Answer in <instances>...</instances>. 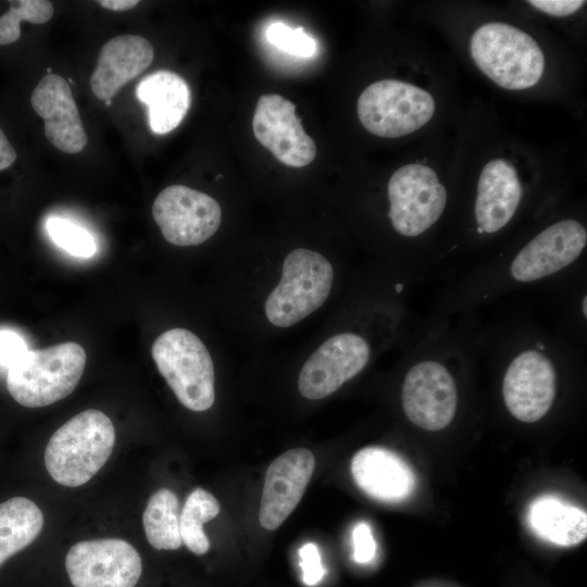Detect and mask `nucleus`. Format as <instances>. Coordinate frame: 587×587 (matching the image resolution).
I'll return each instance as SVG.
<instances>
[{"label":"nucleus","instance_id":"obj_1","mask_svg":"<svg viewBox=\"0 0 587 587\" xmlns=\"http://www.w3.org/2000/svg\"><path fill=\"white\" fill-rule=\"evenodd\" d=\"M587 228L574 215L545 221L524 237L496 250L437 291L432 317L478 312L509 294L538 286L586 262Z\"/></svg>","mask_w":587,"mask_h":587},{"label":"nucleus","instance_id":"obj_2","mask_svg":"<svg viewBox=\"0 0 587 587\" xmlns=\"http://www.w3.org/2000/svg\"><path fill=\"white\" fill-rule=\"evenodd\" d=\"M114 444L115 428L110 417L88 409L53 433L45 451L46 469L60 485L82 486L102 469Z\"/></svg>","mask_w":587,"mask_h":587},{"label":"nucleus","instance_id":"obj_3","mask_svg":"<svg viewBox=\"0 0 587 587\" xmlns=\"http://www.w3.org/2000/svg\"><path fill=\"white\" fill-rule=\"evenodd\" d=\"M470 53L478 70L505 90L534 87L546 70V57L536 39L504 22L478 26L470 39Z\"/></svg>","mask_w":587,"mask_h":587},{"label":"nucleus","instance_id":"obj_4","mask_svg":"<svg viewBox=\"0 0 587 587\" xmlns=\"http://www.w3.org/2000/svg\"><path fill=\"white\" fill-rule=\"evenodd\" d=\"M85 365L86 352L74 341L27 350L8 369L7 388L23 407L50 405L73 392Z\"/></svg>","mask_w":587,"mask_h":587},{"label":"nucleus","instance_id":"obj_5","mask_svg":"<svg viewBox=\"0 0 587 587\" xmlns=\"http://www.w3.org/2000/svg\"><path fill=\"white\" fill-rule=\"evenodd\" d=\"M334 278V266L323 254L307 248L291 250L264 304L268 322L276 327L299 323L324 304Z\"/></svg>","mask_w":587,"mask_h":587},{"label":"nucleus","instance_id":"obj_6","mask_svg":"<svg viewBox=\"0 0 587 587\" xmlns=\"http://www.w3.org/2000/svg\"><path fill=\"white\" fill-rule=\"evenodd\" d=\"M151 354L160 374L185 408L202 412L213 405V361L196 334L186 328H171L154 340Z\"/></svg>","mask_w":587,"mask_h":587},{"label":"nucleus","instance_id":"obj_7","mask_svg":"<svg viewBox=\"0 0 587 587\" xmlns=\"http://www.w3.org/2000/svg\"><path fill=\"white\" fill-rule=\"evenodd\" d=\"M435 111L436 102L429 91L394 78L370 84L357 101V114L362 126L383 138H398L417 132L429 123Z\"/></svg>","mask_w":587,"mask_h":587},{"label":"nucleus","instance_id":"obj_8","mask_svg":"<svg viewBox=\"0 0 587 587\" xmlns=\"http://www.w3.org/2000/svg\"><path fill=\"white\" fill-rule=\"evenodd\" d=\"M374 351V342L364 332L347 329L333 335L303 364L299 392L311 400L330 396L364 371Z\"/></svg>","mask_w":587,"mask_h":587},{"label":"nucleus","instance_id":"obj_9","mask_svg":"<svg viewBox=\"0 0 587 587\" xmlns=\"http://www.w3.org/2000/svg\"><path fill=\"white\" fill-rule=\"evenodd\" d=\"M163 237L178 247L198 246L218 229L222 209L211 196L184 185L164 188L152 204Z\"/></svg>","mask_w":587,"mask_h":587},{"label":"nucleus","instance_id":"obj_10","mask_svg":"<svg viewBox=\"0 0 587 587\" xmlns=\"http://www.w3.org/2000/svg\"><path fill=\"white\" fill-rule=\"evenodd\" d=\"M65 569L74 587H135L142 562L138 551L126 540L105 538L72 546Z\"/></svg>","mask_w":587,"mask_h":587},{"label":"nucleus","instance_id":"obj_11","mask_svg":"<svg viewBox=\"0 0 587 587\" xmlns=\"http://www.w3.org/2000/svg\"><path fill=\"white\" fill-rule=\"evenodd\" d=\"M252 129L258 141L287 166L302 167L315 159L316 145L296 115V105L280 95L259 98Z\"/></svg>","mask_w":587,"mask_h":587},{"label":"nucleus","instance_id":"obj_12","mask_svg":"<svg viewBox=\"0 0 587 587\" xmlns=\"http://www.w3.org/2000/svg\"><path fill=\"white\" fill-rule=\"evenodd\" d=\"M523 292L532 294L537 300L549 326L566 339L586 349V262Z\"/></svg>","mask_w":587,"mask_h":587},{"label":"nucleus","instance_id":"obj_13","mask_svg":"<svg viewBox=\"0 0 587 587\" xmlns=\"http://www.w3.org/2000/svg\"><path fill=\"white\" fill-rule=\"evenodd\" d=\"M315 467L311 450L290 449L267 467L259 510V522L268 530L278 528L303 497Z\"/></svg>","mask_w":587,"mask_h":587},{"label":"nucleus","instance_id":"obj_14","mask_svg":"<svg viewBox=\"0 0 587 587\" xmlns=\"http://www.w3.org/2000/svg\"><path fill=\"white\" fill-rule=\"evenodd\" d=\"M30 103L45 121L47 139L65 153H78L87 135L68 83L58 74H46L35 87Z\"/></svg>","mask_w":587,"mask_h":587},{"label":"nucleus","instance_id":"obj_15","mask_svg":"<svg viewBox=\"0 0 587 587\" xmlns=\"http://www.w3.org/2000/svg\"><path fill=\"white\" fill-rule=\"evenodd\" d=\"M357 486L367 496L384 502H398L411 495L415 475L396 452L384 447H365L351 461Z\"/></svg>","mask_w":587,"mask_h":587},{"label":"nucleus","instance_id":"obj_16","mask_svg":"<svg viewBox=\"0 0 587 587\" xmlns=\"http://www.w3.org/2000/svg\"><path fill=\"white\" fill-rule=\"evenodd\" d=\"M153 57L152 45L141 36L125 34L110 39L102 46L90 77L93 96L102 101L111 100L125 84L150 66Z\"/></svg>","mask_w":587,"mask_h":587},{"label":"nucleus","instance_id":"obj_17","mask_svg":"<svg viewBox=\"0 0 587 587\" xmlns=\"http://www.w3.org/2000/svg\"><path fill=\"white\" fill-rule=\"evenodd\" d=\"M138 100L148 105L150 129L164 135L175 129L187 114L191 93L178 74L160 70L143 77L135 89Z\"/></svg>","mask_w":587,"mask_h":587},{"label":"nucleus","instance_id":"obj_18","mask_svg":"<svg viewBox=\"0 0 587 587\" xmlns=\"http://www.w3.org/2000/svg\"><path fill=\"white\" fill-rule=\"evenodd\" d=\"M528 521L539 537L559 546L577 545L587 535L586 512L552 496L540 497L532 503Z\"/></svg>","mask_w":587,"mask_h":587},{"label":"nucleus","instance_id":"obj_19","mask_svg":"<svg viewBox=\"0 0 587 587\" xmlns=\"http://www.w3.org/2000/svg\"><path fill=\"white\" fill-rule=\"evenodd\" d=\"M42 526V512L34 501L14 497L0 503V566L30 545Z\"/></svg>","mask_w":587,"mask_h":587},{"label":"nucleus","instance_id":"obj_20","mask_svg":"<svg viewBox=\"0 0 587 587\" xmlns=\"http://www.w3.org/2000/svg\"><path fill=\"white\" fill-rule=\"evenodd\" d=\"M179 501L168 488L151 495L142 514L146 538L158 550H176L182 544Z\"/></svg>","mask_w":587,"mask_h":587},{"label":"nucleus","instance_id":"obj_21","mask_svg":"<svg viewBox=\"0 0 587 587\" xmlns=\"http://www.w3.org/2000/svg\"><path fill=\"white\" fill-rule=\"evenodd\" d=\"M220 512L215 497L202 488L193 489L187 497L179 515V529L185 546L195 554L202 555L210 549L203 524Z\"/></svg>","mask_w":587,"mask_h":587},{"label":"nucleus","instance_id":"obj_22","mask_svg":"<svg viewBox=\"0 0 587 587\" xmlns=\"http://www.w3.org/2000/svg\"><path fill=\"white\" fill-rule=\"evenodd\" d=\"M10 9L0 16V45L15 42L21 36L20 24L27 21L33 24H45L53 15L54 8L47 0L10 1Z\"/></svg>","mask_w":587,"mask_h":587},{"label":"nucleus","instance_id":"obj_23","mask_svg":"<svg viewBox=\"0 0 587 587\" xmlns=\"http://www.w3.org/2000/svg\"><path fill=\"white\" fill-rule=\"evenodd\" d=\"M47 230L52 241L73 257L87 259L96 253L95 239L76 223L53 216L47 221Z\"/></svg>","mask_w":587,"mask_h":587},{"label":"nucleus","instance_id":"obj_24","mask_svg":"<svg viewBox=\"0 0 587 587\" xmlns=\"http://www.w3.org/2000/svg\"><path fill=\"white\" fill-rule=\"evenodd\" d=\"M266 38L272 46L299 58H310L316 51L315 40L302 27L291 28L282 22L268 25Z\"/></svg>","mask_w":587,"mask_h":587},{"label":"nucleus","instance_id":"obj_25","mask_svg":"<svg viewBox=\"0 0 587 587\" xmlns=\"http://www.w3.org/2000/svg\"><path fill=\"white\" fill-rule=\"evenodd\" d=\"M302 580L309 586L316 585L325 574L321 555L315 544L307 542L299 550Z\"/></svg>","mask_w":587,"mask_h":587},{"label":"nucleus","instance_id":"obj_26","mask_svg":"<svg viewBox=\"0 0 587 587\" xmlns=\"http://www.w3.org/2000/svg\"><path fill=\"white\" fill-rule=\"evenodd\" d=\"M353 558L358 563H367L375 555L376 544L371 527L365 522L355 525L352 532Z\"/></svg>","mask_w":587,"mask_h":587},{"label":"nucleus","instance_id":"obj_27","mask_svg":"<svg viewBox=\"0 0 587 587\" xmlns=\"http://www.w3.org/2000/svg\"><path fill=\"white\" fill-rule=\"evenodd\" d=\"M27 350L23 337L11 330H0V365L9 369Z\"/></svg>","mask_w":587,"mask_h":587},{"label":"nucleus","instance_id":"obj_28","mask_svg":"<svg viewBox=\"0 0 587 587\" xmlns=\"http://www.w3.org/2000/svg\"><path fill=\"white\" fill-rule=\"evenodd\" d=\"M527 3L535 10L553 17H566L575 14L585 4L583 0H530Z\"/></svg>","mask_w":587,"mask_h":587},{"label":"nucleus","instance_id":"obj_29","mask_svg":"<svg viewBox=\"0 0 587 587\" xmlns=\"http://www.w3.org/2000/svg\"><path fill=\"white\" fill-rule=\"evenodd\" d=\"M16 160L15 149L0 127V171L11 166Z\"/></svg>","mask_w":587,"mask_h":587},{"label":"nucleus","instance_id":"obj_30","mask_svg":"<svg viewBox=\"0 0 587 587\" xmlns=\"http://www.w3.org/2000/svg\"><path fill=\"white\" fill-rule=\"evenodd\" d=\"M97 3L107 10L121 12V11H127L135 8L139 3V1L138 0H100V1H97Z\"/></svg>","mask_w":587,"mask_h":587},{"label":"nucleus","instance_id":"obj_31","mask_svg":"<svg viewBox=\"0 0 587 587\" xmlns=\"http://www.w3.org/2000/svg\"><path fill=\"white\" fill-rule=\"evenodd\" d=\"M107 105H110L112 103L111 100L104 101Z\"/></svg>","mask_w":587,"mask_h":587}]
</instances>
